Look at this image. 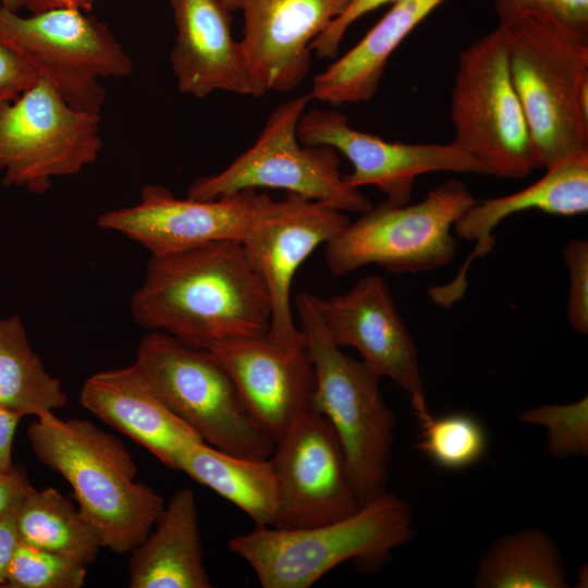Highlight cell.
Here are the masks:
<instances>
[{"label": "cell", "instance_id": "23", "mask_svg": "<svg viewBox=\"0 0 588 588\" xmlns=\"http://www.w3.org/2000/svg\"><path fill=\"white\" fill-rule=\"evenodd\" d=\"M154 530L131 551V588H209L194 492L177 490Z\"/></svg>", "mask_w": 588, "mask_h": 588}, {"label": "cell", "instance_id": "9", "mask_svg": "<svg viewBox=\"0 0 588 588\" xmlns=\"http://www.w3.org/2000/svg\"><path fill=\"white\" fill-rule=\"evenodd\" d=\"M298 96L275 108L255 143L225 169L196 179L186 197L207 200L242 191H285L343 212L362 213L371 201L341 172L340 154L329 146L299 142L297 124L310 101Z\"/></svg>", "mask_w": 588, "mask_h": 588}, {"label": "cell", "instance_id": "19", "mask_svg": "<svg viewBox=\"0 0 588 588\" xmlns=\"http://www.w3.org/2000/svg\"><path fill=\"white\" fill-rule=\"evenodd\" d=\"M532 209L563 217L588 211V151L546 169L539 180L520 191L476 199L453 226L458 237L475 242L473 252L451 282L429 290L431 299L443 307L460 301L468 285V268L495 245L494 229L512 215Z\"/></svg>", "mask_w": 588, "mask_h": 588}, {"label": "cell", "instance_id": "25", "mask_svg": "<svg viewBox=\"0 0 588 588\" xmlns=\"http://www.w3.org/2000/svg\"><path fill=\"white\" fill-rule=\"evenodd\" d=\"M477 588H566V569L554 539L527 528L495 539L473 578Z\"/></svg>", "mask_w": 588, "mask_h": 588}, {"label": "cell", "instance_id": "13", "mask_svg": "<svg viewBox=\"0 0 588 588\" xmlns=\"http://www.w3.org/2000/svg\"><path fill=\"white\" fill-rule=\"evenodd\" d=\"M270 461L278 486L272 527H313L343 518L362 505L338 436L317 411L275 441Z\"/></svg>", "mask_w": 588, "mask_h": 588}, {"label": "cell", "instance_id": "14", "mask_svg": "<svg viewBox=\"0 0 588 588\" xmlns=\"http://www.w3.org/2000/svg\"><path fill=\"white\" fill-rule=\"evenodd\" d=\"M297 136L307 146H329L352 164L346 182L356 188L375 186L393 205L408 204L416 177L431 172L490 175L487 167L454 140L446 144L388 142L360 132L336 109L305 111Z\"/></svg>", "mask_w": 588, "mask_h": 588}, {"label": "cell", "instance_id": "36", "mask_svg": "<svg viewBox=\"0 0 588 588\" xmlns=\"http://www.w3.org/2000/svg\"><path fill=\"white\" fill-rule=\"evenodd\" d=\"M15 513L0 517V588L7 586L9 566L20 542Z\"/></svg>", "mask_w": 588, "mask_h": 588}, {"label": "cell", "instance_id": "1", "mask_svg": "<svg viewBox=\"0 0 588 588\" xmlns=\"http://www.w3.org/2000/svg\"><path fill=\"white\" fill-rule=\"evenodd\" d=\"M134 321L208 350L265 334L270 304L236 241H217L169 255H150L131 299Z\"/></svg>", "mask_w": 588, "mask_h": 588}, {"label": "cell", "instance_id": "31", "mask_svg": "<svg viewBox=\"0 0 588 588\" xmlns=\"http://www.w3.org/2000/svg\"><path fill=\"white\" fill-rule=\"evenodd\" d=\"M493 5L500 24L541 15L588 39V0H493Z\"/></svg>", "mask_w": 588, "mask_h": 588}, {"label": "cell", "instance_id": "33", "mask_svg": "<svg viewBox=\"0 0 588 588\" xmlns=\"http://www.w3.org/2000/svg\"><path fill=\"white\" fill-rule=\"evenodd\" d=\"M399 0H347L344 11L311 44L320 59L334 58L348 28L362 16L387 3Z\"/></svg>", "mask_w": 588, "mask_h": 588}, {"label": "cell", "instance_id": "21", "mask_svg": "<svg viewBox=\"0 0 588 588\" xmlns=\"http://www.w3.org/2000/svg\"><path fill=\"white\" fill-rule=\"evenodd\" d=\"M84 408L147 449L168 468L176 470L180 453L203 441L156 394L134 364L88 377L81 390Z\"/></svg>", "mask_w": 588, "mask_h": 588}, {"label": "cell", "instance_id": "17", "mask_svg": "<svg viewBox=\"0 0 588 588\" xmlns=\"http://www.w3.org/2000/svg\"><path fill=\"white\" fill-rule=\"evenodd\" d=\"M347 0H242L244 50L255 97L287 93L308 74L311 44Z\"/></svg>", "mask_w": 588, "mask_h": 588}, {"label": "cell", "instance_id": "15", "mask_svg": "<svg viewBox=\"0 0 588 588\" xmlns=\"http://www.w3.org/2000/svg\"><path fill=\"white\" fill-rule=\"evenodd\" d=\"M316 305L331 340L341 348H355L376 376L394 381L407 394L419 424L427 421L432 415L418 351L385 280L365 275L344 293L316 295Z\"/></svg>", "mask_w": 588, "mask_h": 588}, {"label": "cell", "instance_id": "10", "mask_svg": "<svg viewBox=\"0 0 588 588\" xmlns=\"http://www.w3.org/2000/svg\"><path fill=\"white\" fill-rule=\"evenodd\" d=\"M0 44L15 51L73 108L100 113V78L126 77L133 61L110 29L78 10L21 16L0 5Z\"/></svg>", "mask_w": 588, "mask_h": 588}, {"label": "cell", "instance_id": "18", "mask_svg": "<svg viewBox=\"0 0 588 588\" xmlns=\"http://www.w3.org/2000/svg\"><path fill=\"white\" fill-rule=\"evenodd\" d=\"M208 350L225 367L248 411L274 442L316 411L315 371L306 347L285 346L265 333L221 341Z\"/></svg>", "mask_w": 588, "mask_h": 588}, {"label": "cell", "instance_id": "34", "mask_svg": "<svg viewBox=\"0 0 588 588\" xmlns=\"http://www.w3.org/2000/svg\"><path fill=\"white\" fill-rule=\"evenodd\" d=\"M37 78L36 71L22 57L0 44V105L16 99Z\"/></svg>", "mask_w": 588, "mask_h": 588}, {"label": "cell", "instance_id": "26", "mask_svg": "<svg viewBox=\"0 0 588 588\" xmlns=\"http://www.w3.org/2000/svg\"><path fill=\"white\" fill-rule=\"evenodd\" d=\"M15 515L20 541L24 543L85 566L95 562L102 548L78 506L52 487L38 490L30 485Z\"/></svg>", "mask_w": 588, "mask_h": 588}, {"label": "cell", "instance_id": "39", "mask_svg": "<svg viewBox=\"0 0 588 588\" xmlns=\"http://www.w3.org/2000/svg\"><path fill=\"white\" fill-rule=\"evenodd\" d=\"M0 5L13 12H17L19 8L22 7L20 0H0Z\"/></svg>", "mask_w": 588, "mask_h": 588}, {"label": "cell", "instance_id": "35", "mask_svg": "<svg viewBox=\"0 0 588 588\" xmlns=\"http://www.w3.org/2000/svg\"><path fill=\"white\" fill-rule=\"evenodd\" d=\"M29 486L23 466L17 465L11 471L0 474V517L16 511Z\"/></svg>", "mask_w": 588, "mask_h": 588}, {"label": "cell", "instance_id": "28", "mask_svg": "<svg viewBox=\"0 0 588 588\" xmlns=\"http://www.w3.org/2000/svg\"><path fill=\"white\" fill-rule=\"evenodd\" d=\"M417 448L437 466L462 470L485 456L488 433L481 421L467 413L431 416L420 424Z\"/></svg>", "mask_w": 588, "mask_h": 588}, {"label": "cell", "instance_id": "6", "mask_svg": "<svg viewBox=\"0 0 588 588\" xmlns=\"http://www.w3.org/2000/svg\"><path fill=\"white\" fill-rule=\"evenodd\" d=\"M135 363L166 406L205 443L243 456H271L274 440L209 350L149 331L138 344Z\"/></svg>", "mask_w": 588, "mask_h": 588}, {"label": "cell", "instance_id": "3", "mask_svg": "<svg viewBox=\"0 0 588 588\" xmlns=\"http://www.w3.org/2000/svg\"><path fill=\"white\" fill-rule=\"evenodd\" d=\"M414 535L411 506L384 491L334 522L298 529L256 526L232 538L229 549L264 588H308L346 561L363 573L376 572Z\"/></svg>", "mask_w": 588, "mask_h": 588}, {"label": "cell", "instance_id": "4", "mask_svg": "<svg viewBox=\"0 0 588 588\" xmlns=\"http://www.w3.org/2000/svg\"><path fill=\"white\" fill-rule=\"evenodd\" d=\"M500 25L542 168L587 152L588 39L541 15Z\"/></svg>", "mask_w": 588, "mask_h": 588}, {"label": "cell", "instance_id": "24", "mask_svg": "<svg viewBox=\"0 0 588 588\" xmlns=\"http://www.w3.org/2000/svg\"><path fill=\"white\" fill-rule=\"evenodd\" d=\"M176 470L240 507L256 526H273L278 486L270 457L232 454L199 440L180 453Z\"/></svg>", "mask_w": 588, "mask_h": 588}, {"label": "cell", "instance_id": "22", "mask_svg": "<svg viewBox=\"0 0 588 588\" xmlns=\"http://www.w3.org/2000/svg\"><path fill=\"white\" fill-rule=\"evenodd\" d=\"M445 0H399L347 52L313 78L308 93L333 107L369 101L387 63L411 32Z\"/></svg>", "mask_w": 588, "mask_h": 588}, {"label": "cell", "instance_id": "30", "mask_svg": "<svg viewBox=\"0 0 588 588\" xmlns=\"http://www.w3.org/2000/svg\"><path fill=\"white\" fill-rule=\"evenodd\" d=\"M518 419L547 430V450L556 458L588 455V397L567 404H542Z\"/></svg>", "mask_w": 588, "mask_h": 588}, {"label": "cell", "instance_id": "38", "mask_svg": "<svg viewBox=\"0 0 588 588\" xmlns=\"http://www.w3.org/2000/svg\"><path fill=\"white\" fill-rule=\"evenodd\" d=\"M32 13L52 10H78L89 12L96 0H20Z\"/></svg>", "mask_w": 588, "mask_h": 588}, {"label": "cell", "instance_id": "12", "mask_svg": "<svg viewBox=\"0 0 588 588\" xmlns=\"http://www.w3.org/2000/svg\"><path fill=\"white\" fill-rule=\"evenodd\" d=\"M350 221L343 211L294 194L274 200L259 193L255 221L241 246L267 293L271 310L267 333L273 340L293 348L305 347L293 316L294 278L316 248L329 243Z\"/></svg>", "mask_w": 588, "mask_h": 588}, {"label": "cell", "instance_id": "37", "mask_svg": "<svg viewBox=\"0 0 588 588\" xmlns=\"http://www.w3.org/2000/svg\"><path fill=\"white\" fill-rule=\"evenodd\" d=\"M22 418L21 415L0 407V474L9 473L15 466L12 461L13 441Z\"/></svg>", "mask_w": 588, "mask_h": 588}, {"label": "cell", "instance_id": "29", "mask_svg": "<svg viewBox=\"0 0 588 588\" xmlns=\"http://www.w3.org/2000/svg\"><path fill=\"white\" fill-rule=\"evenodd\" d=\"M86 576L85 565L20 541L9 566L5 588H79Z\"/></svg>", "mask_w": 588, "mask_h": 588}, {"label": "cell", "instance_id": "16", "mask_svg": "<svg viewBox=\"0 0 588 588\" xmlns=\"http://www.w3.org/2000/svg\"><path fill=\"white\" fill-rule=\"evenodd\" d=\"M258 203L254 189L199 200L177 198L150 184L143 187L136 205L105 212L97 224L140 244L150 255H169L217 241L241 243L255 221Z\"/></svg>", "mask_w": 588, "mask_h": 588}, {"label": "cell", "instance_id": "7", "mask_svg": "<svg viewBox=\"0 0 588 588\" xmlns=\"http://www.w3.org/2000/svg\"><path fill=\"white\" fill-rule=\"evenodd\" d=\"M450 103L453 140L490 175L519 180L542 168L512 82L500 24L460 53Z\"/></svg>", "mask_w": 588, "mask_h": 588}, {"label": "cell", "instance_id": "20", "mask_svg": "<svg viewBox=\"0 0 588 588\" xmlns=\"http://www.w3.org/2000/svg\"><path fill=\"white\" fill-rule=\"evenodd\" d=\"M176 37L171 69L181 93L204 98L222 90L254 96L241 40L231 30V11L221 0H170Z\"/></svg>", "mask_w": 588, "mask_h": 588}, {"label": "cell", "instance_id": "2", "mask_svg": "<svg viewBox=\"0 0 588 588\" xmlns=\"http://www.w3.org/2000/svg\"><path fill=\"white\" fill-rule=\"evenodd\" d=\"M37 460L71 486L78 509L102 548L131 552L148 536L164 499L137 478V466L117 437L85 419H61L53 412L27 428Z\"/></svg>", "mask_w": 588, "mask_h": 588}, {"label": "cell", "instance_id": "40", "mask_svg": "<svg viewBox=\"0 0 588 588\" xmlns=\"http://www.w3.org/2000/svg\"><path fill=\"white\" fill-rule=\"evenodd\" d=\"M223 4L231 11H237L240 10V5L242 0H221Z\"/></svg>", "mask_w": 588, "mask_h": 588}, {"label": "cell", "instance_id": "11", "mask_svg": "<svg viewBox=\"0 0 588 588\" xmlns=\"http://www.w3.org/2000/svg\"><path fill=\"white\" fill-rule=\"evenodd\" d=\"M100 113L70 106L44 77L0 105V174L5 186L42 194L79 173L101 150Z\"/></svg>", "mask_w": 588, "mask_h": 588}, {"label": "cell", "instance_id": "8", "mask_svg": "<svg viewBox=\"0 0 588 588\" xmlns=\"http://www.w3.org/2000/svg\"><path fill=\"white\" fill-rule=\"evenodd\" d=\"M475 200L463 182L449 180L416 204L372 205L326 244L328 270L341 277L367 265L412 273L445 266L456 253L453 226Z\"/></svg>", "mask_w": 588, "mask_h": 588}, {"label": "cell", "instance_id": "5", "mask_svg": "<svg viewBox=\"0 0 588 588\" xmlns=\"http://www.w3.org/2000/svg\"><path fill=\"white\" fill-rule=\"evenodd\" d=\"M294 307L314 366L315 409L332 425L354 489L362 504L366 503L385 491L395 415L382 397L380 378L329 336L316 295L298 293Z\"/></svg>", "mask_w": 588, "mask_h": 588}, {"label": "cell", "instance_id": "32", "mask_svg": "<svg viewBox=\"0 0 588 588\" xmlns=\"http://www.w3.org/2000/svg\"><path fill=\"white\" fill-rule=\"evenodd\" d=\"M563 261L568 273L566 317L579 334L588 332V241L573 240L563 250Z\"/></svg>", "mask_w": 588, "mask_h": 588}, {"label": "cell", "instance_id": "27", "mask_svg": "<svg viewBox=\"0 0 588 588\" xmlns=\"http://www.w3.org/2000/svg\"><path fill=\"white\" fill-rule=\"evenodd\" d=\"M66 403L60 380L46 370L22 319L0 318V407L38 417Z\"/></svg>", "mask_w": 588, "mask_h": 588}]
</instances>
